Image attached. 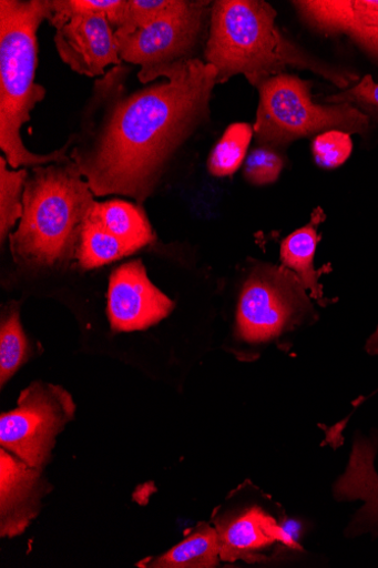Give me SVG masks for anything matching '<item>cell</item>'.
Wrapping results in <instances>:
<instances>
[{"mask_svg":"<svg viewBox=\"0 0 378 568\" xmlns=\"http://www.w3.org/2000/svg\"><path fill=\"white\" fill-rule=\"evenodd\" d=\"M119 79L113 70L95 83L71 160L95 196L121 194L143 203L208 119L217 71L201 59L184 61L132 93Z\"/></svg>","mask_w":378,"mask_h":568,"instance_id":"1","label":"cell"},{"mask_svg":"<svg viewBox=\"0 0 378 568\" xmlns=\"http://www.w3.org/2000/svg\"><path fill=\"white\" fill-rule=\"evenodd\" d=\"M277 16L263 0L212 2L204 62L217 71L218 85L243 75L257 88L289 68L307 70L343 90L360 80L315 59L288 39L277 24Z\"/></svg>","mask_w":378,"mask_h":568,"instance_id":"2","label":"cell"},{"mask_svg":"<svg viewBox=\"0 0 378 568\" xmlns=\"http://www.w3.org/2000/svg\"><path fill=\"white\" fill-rule=\"evenodd\" d=\"M94 196L71 158L31 169L23 215L9 237L14 262L29 268L57 270L76 260Z\"/></svg>","mask_w":378,"mask_h":568,"instance_id":"3","label":"cell"},{"mask_svg":"<svg viewBox=\"0 0 378 568\" xmlns=\"http://www.w3.org/2000/svg\"><path fill=\"white\" fill-rule=\"evenodd\" d=\"M50 0L0 2V149L12 170L33 169L69 159L76 134L48 154H37L23 144L21 129L45 97L35 83L39 27L48 21Z\"/></svg>","mask_w":378,"mask_h":568,"instance_id":"4","label":"cell"},{"mask_svg":"<svg viewBox=\"0 0 378 568\" xmlns=\"http://www.w3.org/2000/svg\"><path fill=\"white\" fill-rule=\"evenodd\" d=\"M313 82L294 74L269 78L258 87L259 101L253 125L258 144L276 149L328 131L365 134L370 120L349 103H317Z\"/></svg>","mask_w":378,"mask_h":568,"instance_id":"5","label":"cell"},{"mask_svg":"<svg viewBox=\"0 0 378 568\" xmlns=\"http://www.w3.org/2000/svg\"><path fill=\"white\" fill-rule=\"evenodd\" d=\"M211 7L205 0H186L183 8L146 28L115 36L121 60L140 67L137 78L146 85L177 63L197 59L195 53L208 31Z\"/></svg>","mask_w":378,"mask_h":568,"instance_id":"6","label":"cell"},{"mask_svg":"<svg viewBox=\"0 0 378 568\" xmlns=\"http://www.w3.org/2000/svg\"><path fill=\"white\" fill-rule=\"evenodd\" d=\"M306 292L287 268L268 264L256 266L239 297V336L249 343H264L298 325L311 310Z\"/></svg>","mask_w":378,"mask_h":568,"instance_id":"7","label":"cell"},{"mask_svg":"<svg viewBox=\"0 0 378 568\" xmlns=\"http://www.w3.org/2000/svg\"><path fill=\"white\" fill-rule=\"evenodd\" d=\"M74 413L75 403L67 389L33 383L20 395L18 407L0 417V445L30 467L43 469Z\"/></svg>","mask_w":378,"mask_h":568,"instance_id":"8","label":"cell"},{"mask_svg":"<svg viewBox=\"0 0 378 568\" xmlns=\"http://www.w3.org/2000/svg\"><path fill=\"white\" fill-rule=\"evenodd\" d=\"M61 60L78 74L103 77L105 69L121 65L115 30L103 14L49 16Z\"/></svg>","mask_w":378,"mask_h":568,"instance_id":"9","label":"cell"},{"mask_svg":"<svg viewBox=\"0 0 378 568\" xmlns=\"http://www.w3.org/2000/svg\"><path fill=\"white\" fill-rule=\"evenodd\" d=\"M174 306L173 300L151 283L140 261L113 273L108 290V318L115 332L144 331L167 318Z\"/></svg>","mask_w":378,"mask_h":568,"instance_id":"10","label":"cell"},{"mask_svg":"<svg viewBox=\"0 0 378 568\" xmlns=\"http://www.w3.org/2000/svg\"><path fill=\"white\" fill-rule=\"evenodd\" d=\"M293 4L313 30L349 38L378 63V0H298Z\"/></svg>","mask_w":378,"mask_h":568,"instance_id":"11","label":"cell"},{"mask_svg":"<svg viewBox=\"0 0 378 568\" xmlns=\"http://www.w3.org/2000/svg\"><path fill=\"white\" fill-rule=\"evenodd\" d=\"M42 469L0 449V535L13 538L35 519L43 496Z\"/></svg>","mask_w":378,"mask_h":568,"instance_id":"12","label":"cell"},{"mask_svg":"<svg viewBox=\"0 0 378 568\" xmlns=\"http://www.w3.org/2000/svg\"><path fill=\"white\" fill-rule=\"evenodd\" d=\"M376 453V442L357 438L347 469L334 488V495L339 501L364 503L347 529L350 537L364 534L378 536V475L374 468Z\"/></svg>","mask_w":378,"mask_h":568,"instance_id":"13","label":"cell"},{"mask_svg":"<svg viewBox=\"0 0 378 568\" xmlns=\"http://www.w3.org/2000/svg\"><path fill=\"white\" fill-rule=\"evenodd\" d=\"M280 527L258 506L246 508L217 521L221 558L227 561H255L262 550L280 541Z\"/></svg>","mask_w":378,"mask_h":568,"instance_id":"14","label":"cell"},{"mask_svg":"<svg viewBox=\"0 0 378 568\" xmlns=\"http://www.w3.org/2000/svg\"><path fill=\"white\" fill-rule=\"evenodd\" d=\"M321 221L323 213L314 212L310 222L288 235L280 246L283 267L290 271L317 300L323 295L319 274L315 270V253L319 241L317 229Z\"/></svg>","mask_w":378,"mask_h":568,"instance_id":"15","label":"cell"},{"mask_svg":"<svg viewBox=\"0 0 378 568\" xmlns=\"http://www.w3.org/2000/svg\"><path fill=\"white\" fill-rule=\"evenodd\" d=\"M93 215L134 253L154 241L153 230L140 206L122 200L95 202Z\"/></svg>","mask_w":378,"mask_h":568,"instance_id":"16","label":"cell"},{"mask_svg":"<svg viewBox=\"0 0 378 568\" xmlns=\"http://www.w3.org/2000/svg\"><path fill=\"white\" fill-rule=\"evenodd\" d=\"M221 538L217 529L201 525L192 535L162 555L150 567L205 568L215 567L221 558Z\"/></svg>","mask_w":378,"mask_h":568,"instance_id":"17","label":"cell"},{"mask_svg":"<svg viewBox=\"0 0 378 568\" xmlns=\"http://www.w3.org/2000/svg\"><path fill=\"white\" fill-rule=\"evenodd\" d=\"M133 253L127 245L108 232L91 212L82 230L76 252L81 268H99Z\"/></svg>","mask_w":378,"mask_h":568,"instance_id":"18","label":"cell"},{"mask_svg":"<svg viewBox=\"0 0 378 568\" xmlns=\"http://www.w3.org/2000/svg\"><path fill=\"white\" fill-rule=\"evenodd\" d=\"M253 136V125L248 123L232 124L210 153L208 172L215 178H227L235 174L246 159Z\"/></svg>","mask_w":378,"mask_h":568,"instance_id":"19","label":"cell"},{"mask_svg":"<svg viewBox=\"0 0 378 568\" xmlns=\"http://www.w3.org/2000/svg\"><path fill=\"white\" fill-rule=\"evenodd\" d=\"M28 169L11 170L6 158L0 159V242L4 244L23 215V192Z\"/></svg>","mask_w":378,"mask_h":568,"instance_id":"20","label":"cell"},{"mask_svg":"<svg viewBox=\"0 0 378 568\" xmlns=\"http://www.w3.org/2000/svg\"><path fill=\"white\" fill-rule=\"evenodd\" d=\"M28 341L18 310L7 315L0 328V385L2 387L24 365Z\"/></svg>","mask_w":378,"mask_h":568,"instance_id":"21","label":"cell"},{"mask_svg":"<svg viewBox=\"0 0 378 568\" xmlns=\"http://www.w3.org/2000/svg\"><path fill=\"white\" fill-rule=\"evenodd\" d=\"M186 0H126L115 36H127L184 7Z\"/></svg>","mask_w":378,"mask_h":568,"instance_id":"22","label":"cell"},{"mask_svg":"<svg viewBox=\"0 0 378 568\" xmlns=\"http://www.w3.org/2000/svg\"><path fill=\"white\" fill-rule=\"evenodd\" d=\"M353 148L351 134L336 130L320 133L311 142L315 163L326 170L343 166L351 156Z\"/></svg>","mask_w":378,"mask_h":568,"instance_id":"23","label":"cell"},{"mask_svg":"<svg viewBox=\"0 0 378 568\" xmlns=\"http://www.w3.org/2000/svg\"><path fill=\"white\" fill-rule=\"evenodd\" d=\"M284 168L285 162L275 149L260 145L248 154L244 176L249 184L264 186L277 182Z\"/></svg>","mask_w":378,"mask_h":568,"instance_id":"24","label":"cell"},{"mask_svg":"<svg viewBox=\"0 0 378 568\" xmlns=\"http://www.w3.org/2000/svg\"><path fill=\"white\" fill-rule=\"evenodd\" d=\"M324 102L349 103L366 114L370 122L378 123V83L371 75H365L353 87L327 97Z\"/></svg>","mask_w":378,"mask_h":568,"instance_id":"25","label":"cell"},{"mask_svg":"<svg viewBox=\"0 0 378 568\" xmlns=\"http://www.w3.org/2000/svg\"><path fill=\"white\" fill-rule=\"evenodd\" d=\"M299 526L295 523H287L280 527V541L287 546H293L298 539Z\"/></svg>","mask_w":378,"mask_h":568,"instance_id":"26","label":"cell"},{"mask_svg":"<svg viewBox=\"0 0 378 568\" xmlns=\"http://www.w3.org/2000/svg\"><path fill=\"white\" fill-rule=\"evenodd\" d=\"M365 349L370 355L378 354V326L375 333L367 339Z\"/></svg>","mask_w":378,"mask_h":568,"instance_id":"27","label":"cell"}]
</instances>
